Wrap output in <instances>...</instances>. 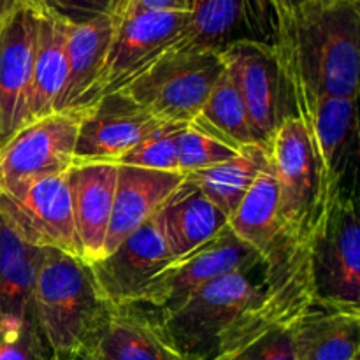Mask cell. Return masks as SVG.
<instances>
[{"instance_id": "obj_12", "label": "cell", "mask_w": 360, "mask_h": 360, "mask_svg": "<svg viewBox=\"0 0 360 360\" xmlns=\"http://www.w3.org/2000/svg\"><path fill=\"white\" fill-rule=\"evenodd\" d=\"M81 116L53 112L18 130L0 148V192L44 176L65 174L74 165Z\"/></svg>"}, {"instance_id": "obj_11", "label": "cell", "mask_w": 360, "mask_h": 360, "mask_svg": "<svg viewBox=\"0 0 360 360\" xmlns=\"http://www.w3.org/2000/svg\"><path fill=\"white\" fill-rule=\"evenodd\" d=\"M0 214L30 245L81 259L67 172L0 192Z\"/></svg>"}, {"instance_id": "obj_24", "label": "cell", "mask_w": 360, "mask_h": 360, "mask_svg": "<svg viewBox=\"0 0 360 360\" xmlns=\"http://www.w3.org/2000/svg\"><path fill=\"white\" fill-rule=\"evenodd\" d=\"M69 28V23L41 9L34 62H32L28 123L56 112L67 81Z\"/></svg>"}, {"instance_id": "obj_1", "label": "cell", "mask_w": 360, "mask_h": 360, "mask_svg": "<svg viewBox=\"0 0 360 360\" xmlns=\"http://www.w3.org/2000/svg\"><path fill=\"white\" fill-rule=\"evenodd\" d=\"M292 104L359 97L360 0H308L278 20L274 42Z\"/></svg>"}, {"instance_id": "obj_27", "label": "cell", "mask_w": 360, "mask_h": 360, "mask_svg": "<svg viewBox=\"0 0 360 360\" xmlns=\"http://www.w3.org/2000/svg\"><path fill=\"white\" fill-rule=\"evenodd\" d=\"M269 164V150L250 144L231 160L190 172L185 179L195 185L229 218Z\"/></svg>"}, {"instance_id": "obj_10", "label": "cell", "mask_w": 360, "mask_h": 360, "mask_svg": "<svg viewBox=\"0 0 360 360\" xmlns=\"http://www.w3.org/2000/svg\"><path fill=\"white\" fill-rule=\"evenodd\" d=\"M221 58L241 94L257 141L269 150L283 120L294 115L290 88L276 49L257 41L236 42L221 49Z\"/></svg>"}, {"instance_id": "obj_2", "label": "cell", "mask_w": 360, "mask_h": 360, "mask_svg": "<svg viewBox=\"0 0 360 360\" xmlns=\"http://www.w3.org/2000/svg\"><path fill=\"white\" fill-rule=\"evenodd\" d=\"M111 309L90 264L65 252L44 250L32 292V315L49 357L81 354Z\"/></svg>"}, {"instance_id": "obj_6", "label": "cell", "mask_w": 360, "mask_h": 360, "mask_svg": "<svg viewBox=\"0 0 360 360\" xmlns=\"http://www.w3.org/2000/svg\"><path fill=\"white\" fill-rule=\"evenodd\" d=\"M259 294L260 287L250 273H232L200 287L172 311L155 313L186 357L213 360L224 338Z\"/></svg>"}, {"instance_id": "obj_28", "label": "cell", "mask_w": 360, "mask_h": 360, "mask_svg": "<svg viewBox=\"0 0 360 360\" xmlns=\"http://www.w3.org/2000/svg\"><path fill=\"white\" fill-rule=\"evenodd\" d=\"M192 123L238 148L259 144L234 77L225 67Z\"/></svg>"}, {"instance_id": "obj_15", "label": "cell", "mask_w": 360, "mask_h": 360, "mask_svg": "<svg viewBox=\"0 0 360 360\" xmlns=\"http://www.w3.org/2000/svg\"><path fill=\"white\" fill-rule=\"evenodd\" d=\"M278 13L271 0H193L190 11V48L221 51L236 42L274 46Z\"/></svg>"}, {"instance_id": "obj_7", "label": "cell", "mask_w": 360, "mask_h": 360, "mask_svg": "<svg viewBox=\"0 0 360 360\" xmlns=\"http://www.w3.org/2000/svg\"><path fill=\"white\" fill-rule=\"evenodd\" d=\"M315 304L360 309V231L354 199L341 190L309 239Z\"/></svg>"}, {"instance_id": "obj_8", "label": "cell", "mask_w": 360, "mask_h": 360, "mask_svg": "<svg viewBox=\"0 0 360 360\" xmlns=\"http://www.w3.org/2000/svg\"><path fill=\"white\" fill-rule=\"evenodd\" d=\"M262 264V257L236 238L227 225L210 243L164 267L132 306L157 313L172 311L210 281L232 273H252Z\"/></svg>"}, {"instance_id": "obj_21", "label": "cell", "mask_w": 360, "mask_h": 360, "mask_svg": "<svg viewBox=\"0 0 360 360\" xmlns=\"http://www.w3.org/2000/svg\"><path fill=\"white\" fill-rule=\"evenodd\" d=\"M327 179L341 185L357 134V98L309 97L294 104Z\"/></svg>"}, {"instance_id": "obj_35", "label": "cell", "mask_w": 360, "mask_h": 360, "mask_svg": "<svg viewBox=\"0 0 360 360\" xmlns=\"http://www.w3.org/2000/svg\"><path fill=\"white\" fill-rule=\"evenodd\" d=\"M271 2H273L274 9H276L278 20H280L281 16H285V14L295 11L297 7H301L302 4L308 2V0H271Z\"/></svg>"}, {"instance_id": "obj_20", "label": "cell", "mask_w": 360, "mask_h": 360, "mask_svg": "<svg viewBox=\"0 0 360 360\" xmlns=\"http://www.w3.org/2000/svg\"><path fill=\"white\" fill-rule=\"evenodd\" d=\"M115 27V14H104L86 23L70 25L67 37V81L56 112L84 115L97 104V83Z\"/></svg>"}, {"instance_id": "obj_14", "label": "cell", "mask_w": 360, "mask_h": 360, "mask_svg": "<svg viewBox=\"0 0 360 360\" xmlns=\"http://www.w3.org/2000/svg\"><path fill=\"white\" fill-rule=\"evenodd\" d=\"M174 260L157 221L130 232L111 253L90 264L98 292L112 308L132 306L137 295Z\"/></svg>"}, {"instance_id": "obj_4", "label": "cell", "mask_w": 360, "mask_h": 360, "mask_svg": "<svg viewBox=\"0 0 360 360\" xmlns=\"http://www.w3.org/2000/svg\"><path fill=\"white\" fill-rule=\"evenodd\" d=\"M221 51L178 46L115 91L160 123L186 125L197 118L224 72Z\"/></svg>"}, {"instance_id": "obj_36", "label": "cell", "mask_w": 360, "mask_h": 360, "mask_svg": "<svg viewBox=\"0 0 360 360\" xmlns=\"http://www.w3.org/2000/svg\"><path fill=\"white\" fill-rule=\"evenodd\" d=\"M18 4V0H0V21L9 14V11L13 9Z\"/></svg>"}, {"instance_id": "obj_3", "label": "cell", "mask_w": 360, "mask_h": 360, "mask_svg": "<svg viewBox=\"0 0 360 360\" xmlns=\"http://www.w3.org/2000/svg\"><path fill=\"white\" fill-rule=\"evenodd\" d=\"M309 239L285 238L262 264L264 283L259 297L232 326L213 360H232L267 334L294 326L315 304Z\"/></svg>"}, {"instance_id": "obj_13", "label": "cell", "mask_w": 360, "mask_h": 360, "mask_svg": "<svg viewBox=\"0 0 360 360\" xmlns=\"http://www.w3.org/2000/svg\"><path fill=\"white\" fill-rule=\"evenodd\" d=\"M41 7L18 0L0 21V148L28 123L32 62Z\"/></svg>"}, {"instance_id": "obj_33", "label": "cell", "mask_w": 360, "mask_h": 360, "mask_svg": "<svg viewBox=\"0 0 360 360\" xmlns=\"http://www.w3.org/2000/svg\"><path fill=\"white\" fill-rule=\"evenodd\" d=\"M232 360H297L292 340V327L267 334L266 338L239 352Z\"/></svg>"}, {"instance_id": "obj_26", "label": "cell", "mask_w": 360, "mask_h": 360, "mask_svg": "<svg viewBox=\"0 0 360 360\" xmlns=\"http://www.w3.org/2000/svg\"><path fill=\"white\" fill-rule=\"evenodd\" d=\"M44 248L20 238L0 214V319L32 315V292Z\"/></svg>"}, {"instance_id": "obj_18", "label": "cell", "mask_w": 360, "mask_h": 360, "mask_svg": "<svg viewBox=\"0 0 360 360\" xmlns=\"http://www.w3.org/2000/svg\"><path fill=\"white\" fill-rule=\"evenodd\" d=\"M116 176L118 165L102 162L74 164L67 171L79 255L86 264H94L104 257Z\"/></svg>"}, {"instance_id": "obj_23", "label": "cell", "mask_w": 360, "mask_h": 360, "mask_svg": "<svg viewBox=\"0 0 360 360\" xmlns=\"http://www.w3.org/2000/svg\"><path fill=\"white\" fill-rule=\"evenodd\" d=\"M297 360H357L360 309L313 304L292 326Z\"/></svg>"}, {"instance_id": "obj_5", "label": "cell", "mask_w": 360, "mask_h": 360, "mask_svg": "<svg viewBox=\"0 0 360 360\" xmlns=\"http://www.w3.org/2000/svg\"><path fill=\"white\" fill-rule=\"evenodd\" d=\"M269 157L285 236L295 241L309 239L343 188L327 179L308 132L295 115L285 118L276 130Z\"/></svg>"}, {"instance_id": "obj_25", "label": "cell", "mask_w": 360, "mask_h": 360, "mask_svg": "<svg viewBox=\"0 0 360 360\" xmlns=\"http://www.w3.org/2000/svg\"><path fill=\"white\" fill-rule=\"evenodd\" d=\"M229 229L245 245L255 250L266 262L287 236L280 218L276 178L273 165H267L241 202L229 217Z\"/></svg>"}, {"instance_id": "obj_9", "label": "cell", "mask_w": 360, "mask_h": 360, "mask_svg": "<svg viewBox=\"0 0 360 360\" xmlns=\"http://www.w3.org/2000/svg\"><path fill=\"white\" fill-rule=\"evenodd\" d=\"M190 13H132L116 16L115 34L97 83V101L115 94L151 63L186 44Z\"/></svg>"}, {"instance_id": "obj_31", "label": "cell", "mask_w": 360, "mask_h": 360, "mask_svg": "<svg viewBox=\"0 0 360 360\" xmlns=\"http://www.w3.org/2000/svg\"><path fill=\"white\" fill-rule=\"evenodd\" d=\"M49 350L34 316L0 319V360H48Z\"/></svg>"}, {"instance_id": "obj_38", "label": "cell", "mask_w": 360, "mask_h": 360, "mask_svg": "<svg viewBox=\"0 0 360 360\" xmlns=\"http://www.w3.org/2000/svg\"><path fill=\"white\" fill-rule=\"evenodd\" d=\"M125 2H127V0H118V9H116V13H118V11L122 9V7H123V4H125Z\"/></svg>"}, {"instance_id": "obj_37", "label": "cell", "mask_w": 360, "mask_h": 360, "mask_svg": "<svg viewBox=\"0 0 360 360\" xmlns=\"http://www.w3.org/2000/svg\"><path fill=\"white\" fill-rule=\"evenodd\" d=\"M48 360H83V355L74 354V355H67V357H49Z\"/></svg>"}, {"instance_id": "obj_19", "label": "cell", "mask_w": 360, "mask_h": 360, "mask_svg": "<svg viewBox=\"0 0 360 360\" xmlns=\"http://www.w3.org/2000/svg\"><path fill=\"white\" fill-rule=\"evenodd\" d=\"M183 179L185 174L181 172L118 165L104 257L111 253L130 232L150 221L181 185Z\"/></svg>"}, {"instance_id": "obj_16", "label": "cell", "mask_w": 360, "mask_h": 360, "mask_svg": "<svg viewBox=\"0 0 360 360\" xmlns=\"http://www.w3.org/2000/svg\"><path fill=\"white\" fill-rule=\"evenodd\" d=\"M162 125L136 105L108 95L81 116L74 164H115Z\"/></svg>"}, {"instance_id": "obj_34", "label": "cell", "mask_w": 360, "mask_h": 360, "mask_svg": "<svg viewBox=\"0 0 360 360\" xmlns=\"http://www.w3.org/2000/svg\"><path fill=\"white\" fill-rule=\"evenodd\" d=\"M193 0H127L115 16L132 13H190Z\"/></svg>"}, {"instance_id": "obj_29", "label": "cell", "mask_w": 360, "mask_h": 360, "mask_svg": "<svg viewBox=\"0 0 360 360\" xmlns=\"http://www.w3.org/2000/svg\"><path fill=\"white\" fill-rule=\"evenodd\" d=\"M243 148L220 139L195 123H186L178 134V171L186 176L231 160Z\"/></svg>"}, {"instance_id": "obj_30", "label": "cell", "mask_w": 360, "mask_h": 360, "mask_svg": "<svg viewBox=\"0 0 360 360\" xmlns=\"http://www.w3.org/2000/svg\"><path fill=\"white\" fill-rule=\"evenodd\" d=\"M183 125L165 123L160 129L127 151L115 165L155 169V171H178V134Z\"/></svg>"}, {"instance_id": "obj_22", "label": "cell", "mask_w": 360, "mask_h": 360, "mask_svg": "<svg viewBox=\"0 0 360 360\" xmlns=\"http://www.w3.org/2000/svg\"><path fill=\"white\" fill-rule=\"evenodd\" d=\"M153 220L174 259L210 243L229 224L227 214L186 179L165 200Z\"/></svg>"}, {"instance_id": "obj_17", "label": "cell", "mask_w": 360, "mask_h": 360, "mask_svg": "<svg viewBox=\"0 0 360 360\" xmlns=\"http://www.w3.org/2000/svg\"><path fill=\"white\" fill-rule=\"evenodd\" d=\"M81 354L91 360H192L144 306L112 308Z\"/></svg>"}, {"instance_id": "obj_32", "label": "cell", "mask_w": 360, "mask_h": 360, "mask_svg": "<svg viewBox=\"0 0 360 360\" xmlns=\"http://www.w3.org/2000/svg\"><path fill=\"white\" fill-rule=\"evenodd\" d=\"M42 11L69 25H81L104 14H116L118 0H34Z\"/></svg>"}, {"instance_id": "obj_39", "label": "cell", "mask_w": 360, "mask_h": 360, "mask_svg": "<svg viewBox=\"0 0 360 360\" xmlns=\"http://www.w3.org/2000/svg\"><path fill=\"white\" fill-rule=\"evenodd\" d=\"M81 355H83V354H81ZM83 360H91V359L86 357V355H83Z\"/></svg>"}]
</instances>
